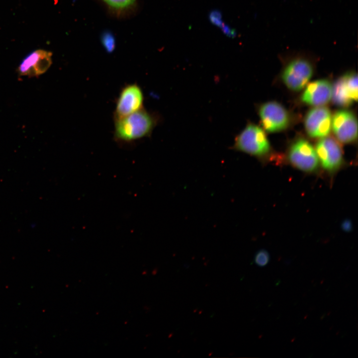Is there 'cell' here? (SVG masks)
<instances>
[{
  "mask_svg": "<svg viewBox=\"0 0 358 358\" xmlns=\"http://www.w3.org/2000/svg\"><path fill=\"white\" fill-rule=\"evenodd\" d=\"M259 111L263 126L268 132L282 130L288 124L289 117L286 110L277 102L266 103L261 106Z\"/></svg>",
  "mask_w": 358,
  "mask_h": 358,
  "instance_id": "9c48e42d",
  "label": "cell"
},
{
  "mask_svg": "<svg viewBox=\"0 0 358 358\" xmlns=\"http://www.w3.org/2000/svg\"><path fill=\"white\" fill-rule=\"evenodd\" d=\"M332 127L337 139L342 143L352 142L357 137V121L351 112L340 110L336 112L332 120Z\"/></svg>",
  "mask_w": 358,
  "mask_h": 358,
  "instance_id": "8fae6325",
  "label": "cell"
},
{
  "mask_svg": "<svg viewBox=\"0 0 358 358\" xmlns=\"http://www.w3.org/2000/svg\"><path fill=\"white\" fill-rule=\"evenodd\" d=\"M315 151L319 164L328 174L333 175L343 166L342 149L338 142L331 137H323L317 143Z\"/></svg>",
  "mask_w": 358,
  "mask_h": 358,
  "instance_id": "277c9868",
  "label": "cell"
},
{
  "mask_svg": "<svg viewBox=\"0 0 358 358\" xmlns=\"http://www.w3.org/2000/svg\"><path fill=\"white\" fill-rule=\"evenodd\" d=\"M231 149L261 159L268 154L270 147L264 130L249 123L236 136Z\"/></svg>",
  "mask_w": 358,
  "mask_h": 358,
  "instance_id": "7a4b0ae2",
  "label": "cell"
},
{
  "mask_svg": "<svg viewBox=\"0 0 358 358\" xmlns=\"http://www.w3.org/2000/svg\"><path fill=\"white\" fill-rule=\"evenodd\" d=\"M287 157L290 164L303 172L314 174L318 170L319 162L315 149L305 140L300 139L294 143Z\"/></svg>",
  "mask_w": 358,
  "mask_h": 358,
  "instance_id": "3957f363",
  "label": "cell"
},
{
  "mask_svg": "<svg viewBox=\"0 0 358 358\" xmlns=\"http://www.w3.org/2000/svg\"><path fill=\"white\" fill-rule=\"evenodd\" d=\"M350 222L346 221L343 223V227L345 230H348L350 229Z\"/></svg>",
  "mask_w": 358,
  "mask_h": 358,
  "instance_id": "e0dca14e",
  "label": "cell"
},
{
  "mask_svg": "<svg viewBox=\"0 0 358 358\" xmlns=\"http://www.w3.org/2000/svg\"><path fill=\"white\" fill-rule=\"evenodd\" d=\"M144 96L141 87L136 83L124 86L116 99L114 119L119 118L143 108Z\"/></svg>",
  "mask_w": 358,
  "mask_h": 358,
  "instance_id": "8992f818",
  "label": "cell"
},
{
  "mask_svg": "<svg viewBox=\"0 0 358 358\" xmlns=\"http://www.w3.org/2000/svg\"><path fill=\"white\" fill-rule=\"evenodd\" d=\"M358 76L355 72L347 73L339 79L332 87V98L336 104L350 105L358 99Z\"/></svg>",
  "mask_w": 358,
  "mask_h": 358,
  "instance_id": "52a82bcc",
  "label": "cell"
},
{
  "mask_svg": "<svg viewBox=\"0 0 358 358\" xmlns=\"http://www.w3.org/2000/svg\"><path fill=\"white\" fill-rule=\"evenodd\" d=\"M222 17L221 12L216 9L212 10L209 15V20L211 22L221 28H222L225 25L222 21Z\"/></svg>",
  "mask_w": 358,
  "mask_h": 358,
  "instance_id": "2e32d148",
  "label": "cell"
},
{
  "mask_svg": "<svg viewBox=\"0 0 358 358\" xmlns=\"http://www.w3.org/2000/svg\"><path fill=\"white\" fill-rule=\"evenodd\" d=\"M100 39L103 48L106 52H112L115 47V39L112 33L108 31H104L102 33Z\"/></svg>",
  "mask_w": 358,
  "mask_h": 358,
  "instance_id": "4fadbf2b",
  "label": "cell"
},
{
  "mask_svg": "<svg viewBox=\"0 0 358 358\" xmlns=\"http://www.w3.org/2000/svg\"><path fill=\"white\" fill-rule=\"evenodd\" d=\"M114 120L115 140L120 143H131L150 136L159 123V117L143 108Z\"/></svg>",
  "mask_w": 358,
  "mask_h": 358,
  "instance_id": "6da1fadb",
  "label": "cell"
},
{
  "mask_svg": "<svg viewBox=\"0 0 358 358\" xmlns=\"http://www.w3.org/2000/svg\"><path fill=\"white\" fill-rule=\"evenodd\" d=\"M332 120L328 108L320 106L312 108L307 114L305 120L307 133L312 137H326L331 131Z\"/></svg>",
  "mask_w": 358,
  "mask_h": 358,
  "instance_id": "30bf717a",
  "label": "cell"
},
{
  "mask_svg": "<svg viewBox=\"0 0 358 358\" xmlns=\"http://www.w3.org/2000/svg\"><path fill=\"white\" fill-rule=\"evenodd\" d=\"M313 72L311 63L305 58L297 57L291 60L282 73V80L290 90L298 91L307 85Z\"/></svg>",
  "mask_w": 358,
  "mask_h": 358,
  "instance_id": "5b68a950",
  "label": "cell"
},
{
  "mask_svg": "<svg viewBox=\"0 0 358 358\" xmlns=\"http://www.w3.org/2000/svg\"><path fill=\"white\" fill-rule=\"evenodd\" d=\"M112 8L124 9L132 6L136 0H103Z\"/></svg>",
  "mask_w": 358,
  "mask_h": 358,
  "instance_id": "5bb4252c",
  "label": "cell"
},
{
  "mask_svg": "<svg viewBox=\"0 0 358 358\" xmlns=\"http://www.w3.org/2000/svg\"><path fill=\"white\" fill-rule=\"evenodd\" d=\"M52 53L38 49L28 54L20 63L17 71L19 76L34 77L45 73L51 66Z\"/></svg>",
  "mask_w": 358,
  "mask_h": 358,
  "instance_id": "ba28073f",
  "label": "cell"
},
{
  "mask_svg": "<svg viewBox=\"0 0 358 358\" xmlns=\"http://www.w3.org/2000/svg\"><path fill=\"white\" fill-rule=\"evenodd\" d=\"M269 255L265 250L259 251L255 256V263L259 267L266 266L269 261Z\"/></svg>",
  "mask_w": 358,
  "mask_h": 358,
  "instance_id": "9a60e30c",
  "label": "cell"
},
{
  "mask_svg": "<svg viewBox=\"0 0 358 358\" xmlns=\"http://www.w3.org/2000/svg\"><path fill=\"white\" fill-rule=\"evenodd\" d=\"M332 86L327 80H318L309 84L304 90L302 100L309 105L321 106L332 98Z\"/></svg>",
  "mask_w": 358,
  "mask_h": 358,
  "instance_id": "7c38bea8",
  "label": "cell"
}]
</instances>
